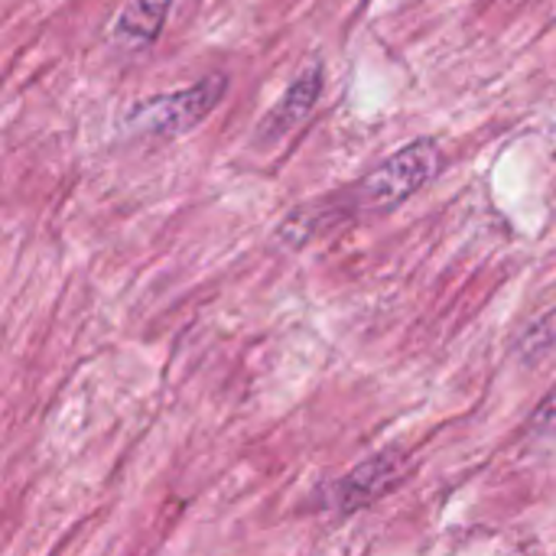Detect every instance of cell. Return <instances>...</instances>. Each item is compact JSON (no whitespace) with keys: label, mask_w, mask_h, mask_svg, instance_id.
Listing matches in <instances>:
<instances>
[{"label":"cell","mask_w":556,"mask_h":556,"mask_svg":"<svg viewBox=\"0 0 556 556\" xmlns=\"http://www.w3.org/2000/svg\"><path fill=\"white\" fill-rule=\"evenodd\" d=\"M443 166V150L437 140L420 137L407 147H401L397 153H391L384 163H378L358 186V199L368 208H394L401 202H407L410 195H417L430 179H437Z\"/></svg>","instance_id":"6da1fadb"},{"label":"cell","mask_w":556,"mask_h":556,"mask_svg":"<svg viewBox=\"0 0 556 556\" xmlns=\"http://www.w3.org/2000/svg\"><path fill=\"white\" fill-rule=\"evenodd\" d=\"M410 472V453L407 450H381L371 459H365L362 466H355L349 476H342L332 489V508H339L342 515L362 511L375 502H381L384 495H391L397 485H404Z\"/></svg>","instance_id":"7a4b0ae2"},{"label":"cell","mask_w":556,"mask_h":556,"mask_svg":"<svg viewBox=\"0 0 556 556\" xmlns=\"http://www.w3.org/2000/svg\"><path fill=\"white\" fill-rule=\"evenodd\" d=\"M225 81L212 78V81H199L195 88L176 91V94H163V98H150L140 108L130 111V124L140 134H179L195 127L218 101H222Z\"/></svg>","instance_id":"3957f363"},{"label":"cell","mask_w":556,"mask_h":556,"mask_svg":"<svg viewBox=\"0 0 556 556\" xmlns=\"http://www.w3.org/2000/svg\"><path fill=\"white\" fill-rule=\"evenodd\" d=\"M166 20V0H127L114 20V42L127 52H137L156 39Z\"/></svg>","instance_id":"277c9868"},{"label":"cell","mask_w":556,"mask_h":556,"mask_svg":"<svg viewBox=\"0 0 556 556\" xmlns=\"http://www.w3.org/2000/svg\"><path fill=\"white\" fill-rule=\"evenodd\" d=\"M319 91H323V68H319V65H309V68L287 88L283 101L274 108L267 130L277 134V137L287 134V130H293V127L313 111V104L319 101Z\"/></svg>","instance_id":"5b68a950"},{"label":"cell","mask_w":556,"mask_h":556,"mask_svg":"<svg viewBox=\"0 0 556 556\" xmlns=\"http://www.w3.org/2000/svg\"><path fill=\"white\" fill-rule=\"evenodd\" d=\"M556 349V306L554 309H547L544 316H538L525 332H521V339H518V345H515V352H518V358L521 362H541L544 355H551Z\"/></svg>","instance_id":"8992f818"},{"label":"cell","mask_w":556,"mask_h":556,"mask_svg":"<svg viewBox=\"0 0 556 556\" xmlns=\"http://www.w3.org/2000/svg\"><path fill=\"white\" fill-rule=\"evenodd\" d=\"M534 437H556V384L544 394V401L538 404V410L528 420Z\"/></svg>","instance_id":"52a82bcc"}]
</instances>
